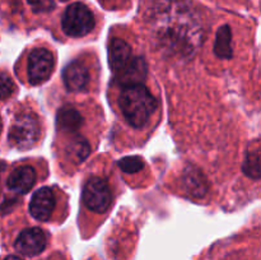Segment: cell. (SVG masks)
Segmentation results:
<instances>
[{
	"mask_svg": "<svg viewBox=\"0 0 261 260\" xmlns=\"http://www.w3.org/2000/svg\"><path fill=\"white\" fill-rule=\"evenodd\" d=\"M155 45L168 55L193 56L204 40L203 24L184 0H165L150 19Z\"/></svg>",
	"mask_w": 261,
	"mask_h": 260,
	"instance_id": "cell-1",
	"label": "cell"
},
{
	"mask_svg": "<svg viewBox=\"0 0 261 260\" xmlns=\"http://www.w3.org/2000/svg\"><path fill=\"white\" fill-rule=\"evenodd\" d=\"M119 103L124 117L134 127L144 126L157 109V101L143 84L122 88Z\"/></svg>",
	"mask_w": 261,
	"mask_h": 260,
	"instance_id": "cell-2",
	"label": "cell"
},
{
	"mask_svg": "<svg viewBox=\"0 0 261 260\" xmlns=\"http://www.w3.org/2000/svg\"><path fill=\"white\" fill-rule=\"evenodd\" d=\"M40 122L36 115L31 112L18 115L9 130V142L14 148L27 150L32 148L40 139Z\"/></svg>",
	"mask_w": 261,
	"mask_h": 260,
	"instance_id": "cell-3",
	"label": "cell"
},
{
	"mask_svg": "<svg viewBox=\"0 0 261 260\" xmlns=\"http://www.w3.org/2000/svg\"><path fill=\"white\" fill-rule=\"evenodd\" d=\"M61 25L64 32L70 37H83L93 30V13L83 3H73L66 8Z\"/></svg>",
	"mask_w": 261,
	"mask_h": 260,
	"instance_id": "cell-4",
	"label": "cell"
},
{
	"mask_svg": "<svg viewBox=\"0 0 261 260\" xmlns=\"http://www.w3.org/2000/svg\"><path fill=\"white\" fill-rule=\"evenodd\" d=\"M83 203L96 213H103L111 205V190L101 177H91L83 188Z\"/></svg>",
	"mask_w": 261,
	"mask_h": 260,
	"instance_id": "cell-5",
	"label": "cell"
},
{
	"mask_svg": "<svg viewBox=\"0 0 261 260\" xmlns=\"http://www.w3.org/2000/svg\"><path fill=\"white\" fill-rule=\"evenodd\" d=\"M55 59L47 48H35L28 58V81L33 86L43 83L53 74Z\"/></svg>",
	"mask_w": 261,
	"mask_h": 260,
	"instance_id": "cell-6",
	"label": "cell"
},
{
	"mask_svg": "<svg viewBox=\"0 0 261 260\" xmlns=\"http://www.w3.org/2000/svg\"><path fill=\"white\" fill-rule=\"evenodd\" d=\"M47 239L45 232L38 227H32L22 231L15 241V250L25 256H35L45 250Z\"/></svg>",
	"mask_w": 261,
	"mask_h": 260,
	"instance_id": "cell-7",
	"label": "cell"
},
{
	"mask_svg": "<svg viewBox=\"0 0 261 260\" xmlns=\"http://www.w3.org/2000/svg\"><path fill=\"white\" fill-rule=\"evenodd\" d=\"M55 195L50 188H41L33 194L30 203V213L35 219L47 221L55 208Z\"/></svg>",
	"mask_w": 261,
	"mask_h": 260,
	"instance_id": "cell-8",
	"label": "cell"
},
{
	"mask_svg": "<svg viewBox=\"0 0 261 260\" xmlns=\"http://www.w3.org/2000/svg\"><path fill=\"white\" fill-rule=\"evenodd\" d=\"M145 75H147V64L143 58H134L132 63L122 69L120 73L115 74V81L122 88L135 84H143Z\"/></svg>",
	"mask_w": 261,
	"mask_h": 260,
	"instance_id": "cell-9",
	"label": "cell"
},
{
	"mask_svg": "<svg viewBox=\"0 0 261 260\" xmlns=\"http://www.w3.org/2000/svg\"><path fill=\"white\" fill-rule=\"evenodd\" d=\"M109 59L111 70L114 71V74H117L132 63L134 56H133L132 47L124 40L114 38L110 43Z\"/></svg>",
	"mask_w": 261,
	"mask_h": 260,
	"instance_id": "cell-10",
	"label": "cell"
},
{
	"mask_svg": "<svg viewBox=\"0 0 261 260\" xmlns=\"http://www.w3.org/2000/svg\"><path fill=\"white\" fill-rule=\"evenodd\" d=\"M36 183V171L31 166H20L15 168L7 180L8 188L18 194H25Z\"/></svg>",
	"mask_w": 261,
	"mask_h": 260,
	"instance_id": "cell-11",
	"label": "cell"
},
{
	"mask_svg": "<svg viewBox=\"0 0 261 260\" xmlns=\"http://www.w3.org/2000/svg\"><path fill=\"white\" fill-rule=\"evenodd\" d=\"M64 84L71 92L82 91L89 81V74L86 66L79 61H73L65 66L63 71Z\"/></svg>",
	"mask_w": 261,
	"mask_h": 260,
	"instance_id": "cell-12",
	"label": "cell"
},
{
	"mask_svg": "<svg viewBox=\"0 0 261 260\" xmlns=\"http://www.w3.org/2000/svg\"><path fill=\"white\" fill-rule=\"evenodd\" d=\"M182 186L186 193L190 194L194 198H201L205 195L208 190V183L200 170L194 166L185 168L182 175Z\"/></svg>",
	"mask_w": 261,
	"mask_h": 260,
	"instance_id": "cell-13",
	"label": "cell"
},
{
	"mask_svg": "<svg viewBox=\"0 0 261 260\" xmlns=\"http://www.w3.org/2000/svg\"><path fill=\"white\" fill-rule=\"evenodd\" d=\"M83 124V117L78 110L70 106H64L56 114V126L65 133H73L78 130Z\"/></svg>",
	"mask_w": 261,
	"mask_h": 260,
	"instance_id": "cell-14",
	"label": "cell"
},
{
	"mask_svg": "<svg viewBox=\"0 0 261 260\" xmlns=\"http://www.w3.org/2000/svg\"><path fill=\"white\" fill-rule=\"evenodd\" d=\"M231 28L228 25H222L218 30L216 36V43H214V53L217 56L222 59H231L232 53L231 46Z\"/></svg>",
	"mask_w": 261,
	"mask_h": 260,
	"instance_id": "cell-15",
	"label": "cell"
},
{
	"mask_svg": "<svg viewBox=\"0 0 261 260\" xmlns=\"http://www.w3.org/2000/svg\"><path fill=\"white\" fill-rule=\"evenodd\" d=\"M66 157L73 163H82L87 157H88L91 148H89L88 142L84 138L76 137L71 139L66 147Z\"/></svg>",
	"mask_w": 261,
	"mask_h": 260,
	"instance_id": "cell-16",
	"label": "cell"
},
{
	"mask_svg": "<svg viewBox=\"0 0 261 260\" xmlns=\"http://www.w3.org/2000/svg\"><path fill=\"white\" fill-rule=\"evenodd\" d=\"M242 170L249 177L261 178V150H254L247 154Z\"/></svg>",
	"mask_w": 261,
	"mask_h": 260,
	"instance_id": "cell-17",
	"label": "cell"
},
{
	"mask_svg": "<svg viewBox=\"0 0 261 260\" xmlns=\"http://www.w3.org/2000/svg\"><path fill=\"white\" fill-rule=\"evenodd\" d=\"M119 167L126 173H135L144 167V162L138 155H132V157H125L120 160Z\"/></svg>",
	"mask_w": 261,
	"mask_h": 260,
	"instance_id": "cell-18",
	"label": "cell"
},
{
	"mask_svg": "<svg viewBox=\"0 0 261 260\" xmlns=\"http://www.w3.org/2000/svg\"><path fill=\"white\" fill-rule=\"evenodd\" d=\"M14 89L15 86L12 78L7 73L0 71V99L9 98L13 92H14Z\"/></svg>",
	"mask_w": 261,
	"mask_h": 260,
	"instance_id": "cell-19",
	"label": "cell"
},
{
	"mask_svg": "<svg viewBox=\"0 0 261 260\" xmlns=\"http://www.w3.org/2000/svg\"><path fill=\"white\" fill-rule=\"evenodd\" d=\"M35 13H47L55 8L54 0H27Z\"/></svg>",
	"mask_w": 261,
	"mask_h": 260,
	"instance_id": "cell-20",
	"label": "cell"
},
{
	"mask_svg": "<svg viewBox=\"0 0 261 260\" xmlns=\"http://www.w3.org/2000/svg\"><path fill=\"white\" fill-rule=\"evenodd\" d=\"M5 260H22V259H20V257H18V256H8Z\"/></svg>",
	"mask_w": 261,
	"mask_h": 260,
	"instance_id": "cell-21",
	"label": "cell"
},
{
	"mask_svg": "<svg viewBox=\"0 0 261 260\" xmlns=\"http://www.w3.org/2000/svg\"><path fill=\"white\" fill-rule=\"evenodd\" d=\"M2 127H3V122H2V117H0V133H2Z\"/></svg>",
	"mask_w": 261,
	"mask_h": 260,
	"instance_id": "cell-22",
	"label": "cell"
},
{
	"mask_svg": "<svg viewBox=\"0 0 261 260\" xmlns=\"http://www.w3.org/2000/svg\"><path fill=\"white\" fill-rule=\"evenodd\" d=\"M101 2H103V3H110V2H115V0H101Z\"/></svg>",
	"mask_w": 261,
	"mask_h": 260,
	"instance_id": "cell-23",
	"label": "cell"
},
{
	"mask_svg": "<svg viewBox=\"0 0 261 260\" xmlns=\"http://www.w3.org/2000/svg\"><path fill=\"white\" fill-rule=\"evenodd\" d=\"M61 2H68V0H61Z\"/></svg>",
	"mask_w": 261,
	"mask_h": 260,
	"instance_id": "cell-24",
	"label": "cell"
}]
</instances>
